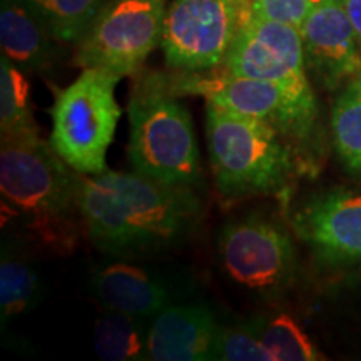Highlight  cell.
Segmentation results:
<instances>
[{
  "mask_svg": "<svg viewBox=\"0 0 361 361\" xmlns=\"http://www.w3.org/2000/svg\"><path fill=\"white\" fill-rule=\"evenodd\" d=\"M147 338L146 318L107 310L96 322L94 348L99 358L107 361L147 360Z\"/></svg>",
  "mask_w": 361,
  "mask_h": 361,
  "instance_id": "obj_16",
  "label": "cell"
},
{
  "mask_svg": "<svg viewBox=\"0 0 361 361\" xmlns=\"http://www.w3.org/2000/svg\"><path fill=\"white\" fill-rule=\"evenodd\" d=\"M250 329L263 343L273 361L322 360L310 338L288 314L261 318Z\"/></svg>",
  "mask_w": 361,
  "mask_h": 361,
  "instance_id": "obj_21",
  "label": "cell"
},
{
  "mask_svg": "<svg viewBox=\"0 0 361 361\" xmlns=\"http://www.w3.org/2000/svg\"><path fill=\"white\" fill-rule=\"evenodd\" d=\"M40 279L32 264L20 256L6 255L0 263V318L2 324L17 318L37 303Z\"/></svg>",
  "mask_w": 361,
  "mask_h": 361,
  "instance_id": "obj_20",
  "label": "cell"
},
{
  "mask_svg": "<svg viewBox=\"0 0 361 361\" xmlns=\"http://www.w3.org/2000/svg\"><path fill=\"white\" fill-rule=\"evenodd\" d=\"M82 174L44 142L39 133L4 137L0 147V192L4 206L24 216L45 241H69V221L79 211Z\"/></svg>",
  "mask_w": 361,
  "mask_h": 361,
  "instance_id": "obj_2",
  "label": "cell"
},
{
  "mask_svg": "<svg viewBox=\"0 0 361 361\" xmlns=\"http://www.w3.org/2000/svg\"><path fill=\"white\" fill-rule=\"evenodd\" d=\"M78 200L94 245L121 258L168 250L189 233L200 214L191 188L137 173L82 174Z\"/></svg>",
  "mask_w": 361,
  "mask_h": 361,
  "instance_id": "obj_1",
  "label": "cell"
},
{
  "mask_svg": "<svg viewBox=\"0 0 361 361\" xmlns=\"http://www.w3.org/2000/svg\"><path fill=\"white\" fill-rule=\"evenodd\" d=\"M316 2H322V0H316Z\"/></svg>",
  "mask_w": 361,
  "mask_h": 361,
  "instance_id": "obj_26",
  "label": "cell"
},
{
  "mask_svg": "<svg viewBox=\"0 0 361 361\" xmlns=\"http://www.w3.org/2000/svg\"><path fill=\"white\" fill-rule=\"evenodd\" d=\"M171 84L178 96H204L223 109L268 123L286 137L308 135L318 114L314 96H303L271 80L223 74L216 79L183 78Z\"/></svg>",
  "mask_w": 361,
  "mask_h": 361,
  "instance_id": "obj_7",
  "label": "cell"
},
{
  "mask_svg": "<svg viewBox=\"0 0 361 361\" xmlns=\"http://www.w3.org/2000/svg\"><path fill=\"white\" fill-rule=\"evenodd\" d=\"M241 22L233 0H174L162 29L166 62L191 72L223 64Z\"/></svg>",
  "mask_w": 361,
  "mask_h": 361,
  "instance_id": "obj_8",
  "label": "cell"
},
{
  "mask_svg": "<svg viewBox=\"0 0 361 361\" xmlns=\"http://www.w3.org/2000/svg\"><path fill=\"white\" fill-rule=\"evenodd\" d=\"M164 0H109L82 37L75 66L133 75L162 40Z\"/></svg>",
  "mask_w": 361,
  "mask_h": 361,
  "instance_id": "obj_6",
  "label": "cell"
},
{
  "mask_svg": "<svg viewBox=\"0 0 361 361\" xmlns=\"http://www.w3.org/2000/svg\"><path fill=\"white\" fill-rule=\"evenodd\" d=\"M214 360L223 361H273L263 343L250 328H219Z\"/></svg>",
  "mask_w": 361,
  "mask_h": 361,
  "instance_id": "obj_22",
  "label": "cell"
},
{
  "mask_svg": "<svg viewBox=\"0 0 361 361\" xmlns=\"http://www.w3.org/2000/svg\"><path fill=\"white\" fill-rule=\"evenodd\" d=\"M59 42H79L109 0H27Z\"/></svg>",
  "mask_w": 361,
  "mask_h": 361,
  "instance_id": "obj_19",
  "label": "cell"
},
{
  "mask_svg": "<svg viewBox=\"0 0 361 361\" xmlns=\"http://www.w3.org/2000/svg\"><path fill=\"white\" fill-rule=\"evenodd\" d=\"M281 135L268 123L207 101L206 137L219 191L231 197L278 191L293 169Z\"/></svg>",
  "mask_w": 361,
  "mask_h": 361,
  "instance_id": "obj_4",
  "label": "cell"
},
{
  "mask_svg": "<svg viewBox=\"0 0 361 361\" xmlns=\"http://www.w3.org/2000/svg\"><path fill=\"white\" fill-rule=\"evenodd\" d=\"M121 79L109 71L82 69L69 87L57 92L51 111V146L80 174L107 171V149L121 119L116 101V85Z\"/></svg>",
  "mask_w": 361,
  "mask_h": 361,
  "instance_id": "obj_5",
  "label": "cell"
},
{
  "mask_svg": "<svg viewBox=\"0 0 361 361\" xmlns=\"http://www.w3.org/2000/svg\"><path fill=\"white\" fill-rule=\"evenodd\" d=\"M223 67L224 74L271 80L303 96H314L303 40L291 25L247 16L234 35Z\"/></svg>",
  "mask_w": 361,
  "mask_h": 361,
  "instance_id": "obj_9",
  "label": "cell"
},
{
  "mask_svg": "<svg viewBox=\"0 0 361 361\" xmlns=\"http://www.w3.org/2000/svg\"><path fill=\"white\" fill-rule=\"evenodd\" d=\"M316 4V0H251L247 16L279 22L300 30Z\"/></svg>",
  "mask_w": 361,
  "mask_h": 361,
  "instance_id": "obj_23",
  "label": "cell"
},
{
  "mask_svg": "<svg viewBox=\"0 0 361 361\" xmlns=\"http://www.w3.org/2000/svg\"><path fill=\"white\" fill-rule=\"evenodd\" d=\"M0 133L2 139L39 133L29 107V82L24 71L6 56L0 61Z\"/></svg>",
  "mask_w": 361,
  "mask_h": 361,
  "instance_id": "obj_18",
  "label": "cell"
},
{
  "mask_svg": "<svg viewBox=\"0 0 361 361\" xmlns=\"http://www.w3.org/2000/svg\"><path fill=\"white\" fill-rule=\"evenodd\" d=\"M219 328L214 314L206 306L169 305L149 324V360H214Z\"/></svg>",
  "mask_w": 361,
  "mask_h": 361,
  "instance_id": "obj_13",
  "label": "cell"
},
{
  "mask_svg": "<svg viewBox=\"0 0 361 361\" xmlns=\"http://www.w3.org/2000/svg\"><path fill=\"white\" fill-rule=\"evenodd\" d=\"M295 229L328 264L361 263V192L336 189L295 216Z\"/></svg>",
  "mask_w": 361,
  "mask_h": 361,
  "instance_id": "obj_12",
  "label": "cell"
},
{
  "mask_svg": "<svg viewBox=\"0 0 361 361\" xmlns=\"http://www.w3.org/2000/svg\"><path fill=\"white\" fill-rule=\"evenodd\" d=\"M233 2L238 6L239 12H241V16H243V20H245L247 17V11H250L251 0H233Z\"/></svg>",
  "mask_w": 361,
  "mask_h": 361,
  "instance_id": "obj_25",
  "label": "cell"
},
{
  "mask_svg": "<svg viewBox=\"0 0 361 361\" xmlns=\"http://www.w3.org/2000/svg\"><path fill=\"white\" fill-rule=\"evenodd\" d=\"M219 255L229 278L259 293L286 284L295 266L290 236L261 216L226 224L219 236Z\"/></svg>",
  "mask_w": 361,
  "mask_h": 361,
  "instance_id": "obj_10",
  "label": "cell"
},
{
  "mask_svg": "<svg viewBox=\"0 0 361 361\" xmlns=\"http://www.w3.org/2000/svg\"><path fill=\"white\" fill-rule=\"evenodd\" d=\"M52 34L27 0H2L0 44L8 61L20 71H40L54 57Z\"/></svg>",
  "mask_w": 361,
  "mask_h": 361,
  "instance_id": "obj_15",
  "label": "cell"
},
{
  "mask_svg": "<svg viewBox=\"0 0 361 361\" xmlns=\"http://www.w3.org/2000/svg\"><path fill=\"white\" fill-rule=\"evenodd\" d=\"M129 161L134 173L171 186L192 188L201 179L196 133L173 84L149 75L134 84L129 101Z\"/></svg>",
  "mask_w": 361,
  "mask_h": 361,
  "instance_id": "obj_3",
  "label": "cell"
},
{
  "mask_svg": "<svg viewBox=\"0 0 361 361\" xmlns=\"http://www.w3.org/2000/svg\"><path fill=\"white\" fill-rule=\"evenodd\" d=\"M341 4L346 13H348V19L351 25H353L361 49V0H341Z\"/></svg>",
  "mask_w": 361,
  "mask_h": 361,
  "instance_id": "obj_24",
  "label": "cell"
},
{
  "mask_svg": "<svg viewBox=\"0 0 361 361\" xmlns=\"http://www.w3.org/2000/svg\"><path fill=\"white\" fill-rule=\"evenodd\" d=\"M306 69L323 89H343L361 74V49L341 0H322L300 29Z\"/></svg>",
  "mask_w": 361,
  "mask_h": 361,
  "instance_id": "obj_11",
  "label": "cell"
},
{
  "mask_svg": "<svg viewBox=\"0 0 361 361\" xmlns=\"http://www.w3.org/2000/svg\"><path fill=\"white\" fill-rule=\"evenodd\" d=\"M92 288L107 310L137 318H152L171 305L168 288L146 269L129 263L99 268Z\"/></svg>",
  "mask_w": 361,
  "mask_h": 361,
  "instance_id": "obj_14",
  "label": "cell"
},
{
  "mask_svg": "<svg viewBox=\"0 0 361 361\" xmlns=\"http://www.w3.org/2000/svg\"><path fill=\"white\" fill-rule=\"evenodd\" d=\"M331 130L338 156L346 169L361 178V74L336 96Z\"/></svg>",
  "mask_w": 361,
  "mask_h": 361,
  "instance_id": "obj_17",
  "label": "cell"
}]
</instances>
